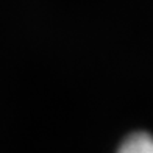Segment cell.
Returning <instances> with one entry per match:
<instances>
[{"label": "cell", "mask_w": 153, "mask_h": 153, "mask_svg": "<svg viewBox=\"0 0 153 153\" xmlns=\"http://www.w3.org/2000/svg\"><path fill=\"white\" fill-rule=\"evenodd\" d=\"M117 153H153V136L149 133H133L123 139Z\"/></svg>", "instance_id": "6da1fadb"}]
</instances>
